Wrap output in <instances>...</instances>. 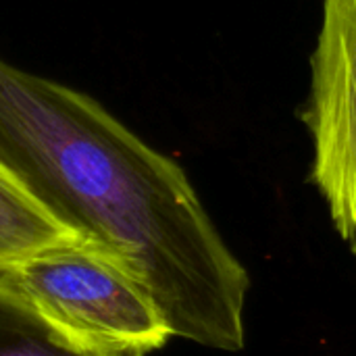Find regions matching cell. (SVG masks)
<instances>
[{
	"instance_id": "1",
	"label": "cell",
	"mask_w": 356,
	"mask_h": 356,
	"mask_svg": "<svg viewBox=\"0 0 356 356\" xmlns=\"http://www.w3.org/2000/svg\"><path fill=\"white\" fill-rule=\"evenodd\" d=\"M0 161L63 225L127 269L171 336L244 348V265L184 169L98 100L0 58Z\"/></svg>"
},
{
	"instance_id": "4",
	"label": "cell",
	"mask_w": 356,
	"mask_h": 356,
	"mask_svg": "<svg viewBox=\"0 0 356 356\" xmlns=\"http://www.w3.org/2000/svg\"><path fill=\"white\" fill-rule=\"evenodd\" d=\"M75 240L81 236L46 211L0 161V269Z\"/></svg>"
},
{
	"instance_id": "3",
	"label": "cell",
	"mask_w": 356,
	"mask_h": 356,
	"mask_svg": "<svg viewBox=\"0 0 356 356\" xmlns=\"http://www.w3.org/2000/svg\"><path fill=\"white\" fill-rule=\"evenodd\" d=\"M313 140L311 179L344 240H356V0H323L302 115Z\"/></svg>"
},
{
	"instance_id": "2",
	"label": "cell",
	"mask_w": 356,
	"mask_h": 356,
	"mask_svg": "<svg viewBox=\"0 0 356 356\" xmlns=\"http://www.w3.org/2000/svg\"><path fill=\"white\" fill-rule=\"evenodd\" d=\"M0 284L90 348L146 355L171 338L148 292L108 250L83 238L0 269Z\"/></svg>"
},
{
	"instance_id": "5",
	"label": "cell",
	"mask_w": 356,
	"mask_h": 356,
	"mask_svg": "<svg viewBox=\"0 0 356 356\" xmlns=\"http://www.w3.org/2000/svg\"><path fill=\"white\" fill-rule=\"evenodd\" d=\"M0 356H144L83 346L0 284Z\"/></svg>"
},
{
	"instance_id": "6",
	"label": "cell",
	"mask_w": 356,
	"mask_h": 356,
	"mask_svg": "<svg viewBox=\"0 0 356 356\" xmlns=\"http://www.w3.org/2000/svg\"><path fill=\"white\" fill-rule=\"evenodd\" d=\"M355 254H356V240H355Z\"/></svg>"
}]
</instances>
